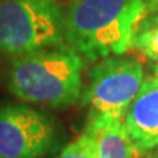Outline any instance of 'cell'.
Segmentation results:
<instances>
[{"label":"cell","mask_w":158,"mask_h":158,"mask_svg":"<svg viewBox=\"0 0 158 158\" xmlns=\"http://www.w3.org/2000/svg\"><path fill=\"white\" fill-rule=\"evenodd\" d=\"M63 41V7L57 0H0V70Z\"/></svg>","instance_id":"3"},{"label":"cell","mask_w":158,"mask_h":158,"mask_svg":"<svg viewBox=\"0 0 158 158\" xmlns=\"http://www.w3.org/2000/svg\"><path fill=\"white\" fill-rule=\"evenodd\" d=\"M146 15V0H74L63 8V40L87 61L123 56Z\"/></svg>","instance_id":"2"},{"label":"cell","mask_w":158,"mask_h":158,"mask_svg":"<svg viewBox=\"0 0 158 158\" xmlns=\"http://www.w3.org/2000/svg\"><path fill=\"white\" fill-rule=\"evenodd\" d=\"M90 83L81 95V106L87 110V128H98L112 121H124L128 108L144 83L141 62L129 57H107L95 65Z\"/></svg>","instance_id":"4"},{"label":"cell","mask_w":158,"mask_h":158,"mask_svg":"<svg viewBox=\"0 0 158 158\" xmlns=\"http://www.w3.org/2000/svg\"><path fill=\"white\" fill-rule=\"evenodd\" d=\"M146 13L158 16V0H146Z\"/></svg>","instance_id":"10"},{"label":"cell","mask_w":158,"mask_h":158,"mask_svg":"<svg viewBox=\"0 0 158 158\" xmlns=\"http://www.w3.org/2000/svg\"><path fill=\"white\" fill-rule=\"evenodd\" d=\"M152 152H154V153H153V156H158V148H156V149H153Z\"/></svg>","instance_id":"11"},{"label":"cell","mask_w":158,"mask_h":158,"mask_svg":"<svg viewBox=\"0 0 158 158\" xmlns=\"http://www.w3.org/2000/svg\"><path fill=\"white\" fill-rule=\"evenodd\" d=\"M150 158H158V156H152Z\"/></svg>","instance_id":"12"},{"label":"cell","mask_w":158,"mask_h":158,"mask_svg":"<svg viewBox=\"0 0 158 158\" xmlns=\"http://www.w3.org/2000/svg\"><path fill=\"white\" fill-rule=\"evenodd\" d=\"M52 115L28 103L0 104V158H45L61 144Z\"/></svg>","instance_id":"5"},{"label":"cell","mask_w":158,"mask_h":158,"mask_svg":"<svg viewBox=\"0 0 158 158\" xmlns=\"http://www.w3.org/2000/svg\"><path fill=\"white\" fill-rule=\"evenodd\" d=\"M87 129L96 136L98 158H141V153L127 133L123 121H112Z\"/></svg>","instance_id":"7"},{"label":"cell","mask_w":158,"mask_h":158,"mask_svg":"<svg viewBox=\"0 0 158 158\" xmlns=\"http://www.w3.org/2000/svg\"><path fill=\"white\" fill-rule=\"evenodd\" d=\"M123 124L141 156L158 148V75L144 81Z\"/></svg>","instance_id":"6"},{"label":"cell","mask_w":158,"mask_h":158,"mask_svg":"<svg viewBox=\"0 0 158 158\" xmlns=\"http://www.w3.org/2000/svg\"><path fill=\"white\" fill-rule=\"evenodd\" d=\"M57 158H98V140L95 133L85 128L82 135L63 148Z\"/></svg>","instance_id":"9"},{"label":"cell","mask_w":158,"mask_h":158,"mask_svg":"<svg viewBox=\"0 0 158 158\" xmlns=\"http://www.w3.org/2000/svg\"><path fill=\"white\" fill-rule=\"evenodd\" d=\"M156 71H157V75H158V70H156Z\"/></svg>","instance_id":"13"},{"label":"cell","mask_w":158,"mask_h":158,"mask_svg":"<svg viewBox=\"0 0 158 158\" xmlns=\"http://www.w3.org/2000/svg\"><path fill=\"white\" fill-rule=\"evenodd\" d=\"M83 67V57L63 41L15 58L2 71L21 102L63 110L81 99Z\"/></svg>","instance_id":"1"},{"label":"cell","mask_w":158,"mask_h":158,"mask_svg":"<svg viewBox=\"0 0 158 158\" xmlns=\"http://www.w3.org/2000/svg\"><path fill=\"white\" fill-rule=\"evenodd\" d=\"M140 56L156 65L158 70V16L146 13L133 36L132 48Z\"/></svg>","instance_id":"8"}]
</instances>
